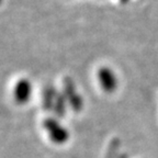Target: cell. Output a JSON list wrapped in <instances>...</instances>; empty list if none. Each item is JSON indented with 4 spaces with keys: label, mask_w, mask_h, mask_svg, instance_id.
<instances>
[{
    "label": "cell",
    "mask_w": 158,
    "mask_h": 158,
    "mask_svg": "<svg viewBox=\"0 0 158 158\" xmlns=\"http://www.w3.org/2000/svg\"><path fill=\"white\" fill-rule=\"evenodd\" d=\"M122 158H125V157H122Z\"/></svg>",
    "instance_id": "obj_1"
}]
</instances>
